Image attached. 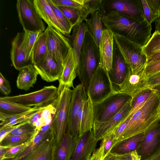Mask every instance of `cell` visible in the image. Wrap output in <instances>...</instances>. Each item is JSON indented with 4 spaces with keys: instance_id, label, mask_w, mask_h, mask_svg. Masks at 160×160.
<instances>
[{
    "instance_id": "e0dca14e",
    "label": "cell",
    "mask_w": 160,
    "mask_h": 160,
    "mask_svg": "<svg viewBox=\"0 0 160 160\" xmlns=\"http://www.w3.org/2000/svg\"><path fill=\"white\" fill-rule=\"evenodd\" d=\"M98 141L95 138L92 130L79 137L70 160H88L95 150Z\"/></svg>"
},
{
    "instance_id": "d590c367",
    "label": "cell",
    "mask_w": 160,
    "mask_h": 160,
    "mask_svg": "<svg viewBox=\"0 0 160 160\" xmlns=\"http://www.w3.org/2000/svg\"><path fill=\"white\" fill-rule=\"evenodd\" d=\"M36 133L21 135H8L0 142V146L10 148L29 142Z\"/></svg>"
},
{
    "instance_id": "7402d4cb",
    "label": "cell",
    "mask_w": 160,
    "mask_h": 160,
    "mask_svg": "<svg viewBox=\"0 0 160 160\" xmlns=\"http://www.w3.org/2000/svg\"><path fill=\"white\" fill-rule=\"evenodd\" d=\"M56 146V138L54 133L23 160H54Z\"/></svg>"
},
{
    "instance_id": "f35d334b",
    "label": "cell",
    "mask_w": 160,
    "mask_h": 160,
    "mask_svg": "<svg viewBox=\"0 0 160 160\" xmlns=\"http://www.w3.org/2000/svg\"><path fill=\"white\" fill-rule=\"evenodd\" d=\"M47 1L54 12L58 21L63 27L66 35H69L73 28L71 23L52 0H47Z\"/></svg>"
},
{
    "instance_id": "d6986e66",
    "label": "cell",
    "mask_w": 160,
    "mask_h": 160,
    "mask_svg": "<svg viewBox=\"0 0 160 160\" xmlns=\"http://www.w3.org/2000/svg\"><path fill=\"white\" fill-rule=\"evenodd\" d=\"M54 133V130L50 125L42 127L37 130L35 136L30 141L27 145L13 157L9 158L10 160H23L42 142Z\"/></svg>"
},
{
    "instance_id": "1f68e13d",
    "label": "cell",
    "mask_w": 160,
    "mask_h": 160,
    "mask_svg": "<svg viewBox=\"0 0 160 160\" xmlns=\"http://www.w3.org/2000/svg\"><path fill=\"white\" fill-rule=\"evenodd\" d=\"M44 108L34 107L31 109L26 112L13 115L5 116L0 114L1 121L0 127L13 126L30 120L34 115Z\"/></svg>"
},
{
    "instance_id": "681fc988",
    "label": "cell",
    "mask_w": 160,
    "mask_h": 160,
    "mask_svg": "<svg viewBox=\"0 0 160 160\" xmlns=\"http://www.w3.org/2000/svg\"><path fill=\"white\" fill-rule=\"evenodd\" d=\"M149 88H152L160 83V71L147 76Z\"/></svg>"
},
{
    "instance_id": "f6af8a7d",
    "label": "cell",
    "mask_w": 160,
    "mask_h": 160,
    "mask_svg": "<svg viewBox=\"0 0 160 160\" xmlns=\"http://www.w3.org/2000/svg\"><path fill=\"white\" fill-rule=\"evenodd\" d=\"M0 91L4 95H7L11 91L9 82L6 79L1 72H0Z\"/></svg>"
},
{
    "instance_id": "7a4b0ae2",
    "label": "cell",
    "mask_w": 160,
    "mask_h": 160,
    "mask_svg": "<svg viewBox=\"0 0 160 160\" xmlns=\"http://www.w3.org/2000/svg\"><path fill=\"white\" fill-rule=\"evenodd\" d=\"M160 94L154 90L147 102L132 115L116 144L157 127L160 121Z\"/></svg>"
},
{
    "instance_id": "277c9868",
    "label": "cell",
    "mask_w": 160,
    "mask_h": 160,
    "mask_svg": "<svg viewBox=\"0 0 160 160\" xmlns=\"http://www.w3.org/2000/svg\"><path fill=\"white\" fill-rule=\"evenodd\" d=\"M58 88V97L55 105L56 111L51 123L54 131L56 145L60 143L67 132L72 90L71 88L60 83Z\"/></svg>"
},
{
    "instance_id": "5b68a950",
    "label": "cell",
    "mask_w": 160,
    "mask_h": 160,
    "mask_svg": "<svg viewBox=\"0 0 160 160\" xmlns=\"http://www.w3.org/2000/svg\"><path fill=\"white\" fill-rule=\"evenodd\" d=\"M114 42L133 73L144 68L147 62L143 47L121 36L113 35Z\"/></svg>"
},
{
    "instance_id": "484cf974",
    "label": "cell",
    "mask_w": 160,
    "mask_h": 160,
    "mask_svg": "<svg viewBox=\"0 0 160 160\" xmlns=\"http://www.w3.org/2000/svg\"><path fill=\"white\" fill-rule=\"evenodd\" d=\"M57 6L71 22L73 27L77 24L84 21L89 15H91L95 12L88 5V0H86L85 6L82 7Z\"/></svg>"
},
{
    "instance_id": "d4e9b609",
    "label": "cell",
    "mask_w": 160,
    "mask_h": 160,
    "mask_svg": "<svg viewBox=\"0 0 160 160\" xmlns=\"http://www.w3.org/2000/svg\"><path fill=\"white\" fill-rule=\"evenodd\" d=\"M78 138L66 132L56 146L54 160H70L74 152Z\"/></svg>"
},
{
    "instance_id": "ab89813d",
    "label": "cell",
    "mask_w": 160,
    "mask_h": 160,
    "mask_svg": "<svg viewBox=\"0 0 160 160\" xmlns=\"http://www.w3.org/2000/svg\"><path fill=\"white\" fill-rule=\"evenodd\" d=\"M37 130L29 120L17 124V126L8 135H24L35 134Z\"/></svg>"
},
{
    "instance_id": "4dcf8cb0",
    "label": "cell",
    "mask_w": 160,
    "mask_h": 160,
    "mask_svg": "<svg viewBox=\"0 0 160 160\" xmlns=\"http://www.w3.org/2000/svg\"><path fill=\"white\" fill-rule=\"evenodd\" d=\"M160 135V127H157L145 132L143 138L139 147L141 154L145 156L150 155L157 145Z\"/></svg>"
},
{
    "instance_id": "9a60e30c",
    "label": "cell",
    "mask_w": 160,
    "mask_h": 160,
    "mask_svg": "<svg viewBox=\"0 0 160 160\" xmlns=\"http://www.w3.org/2000/svg\"><path fill=\"white\" fill-rule=\"evenodd\" d=\"M114 45L113 34L109 30L104 28L99 46L100 65L108 73L111 72L112 68Z\"/></svg>"
},
{
    "instance_id": "d6a6232c",
    "label": "cell",
    "mask_w": 160,
    "mask_h": 160,
    "mask_svg": "<svg viewBox=\"0 0 160 160\" xmlns=\"http://www.w3.org/2000/svg\"><path fill=\"white\" fill-rule=\"evenodd\" d=\"M48 54L47 35L44 31L40 33L33 48L30 57L32 64L38 63Z\"/></svg>"
},
{
    "instance_id": "4fadbf2b",
    "label": "cell",
    "mask_w": 160,
    "mask_h": 160,
    "mask_svg": "<svg viewBox=\"0 0 160 160\" xmlns=\"http://www.w3.org/2000/svg\"><path fill=\"white\" fill-rule=\"evenodd\" d=\"M131 100L119 112L111 119L103 122H94L92 130L97 140H102L125 120L131 109Z\"/></svg>"
},
{
    "instance_id": "8992f818",
    "label": "cell",
    "mask_w": 160,
    "mask_h": 160,
    "mask_svg": "<svg viewBox=\"0 0 160 160\" xmlns=\"http://www.w3.org/2000/svg\"><path fill=\"white\" fill-rule=\"evenodd\" d=\"M58 95V88L52 85L28 93L0 97L26 107L44 108L51 105L55 106Z\"/></svg>"
},
{
    "instance_id": "83f0119b",
    "label": "cell",
    "mask_w": 160,
    "mask_h": 160,
    "mask_svg": "<svg viewBox=\"0 0 160 160\" xmlns=\"http://www.w3.org/2000/svg\"><path fill=\"white\" fill-rule=\"evenodd\" d=\"M87 29L85 21L79 23L74 26L70 36L72 47L73 49L76 58L77 69L78 67L80 52Z\"/></svg>"
},
{
    "instance_id": "60d3db41",
    "label": "cell",
    "mask_w": 160,
    "mask_h": 160,
    "mask_svg": "<svg viewBox=\"0 0 160 160\" xmlns=\"http://www.w3.org/2000/svg\"><path fill=\"white\" fill-rule=\"evenodd\" d=\"M142 6L144 15L145 19L150 24L154 22L159 17L151 8L147 0H141Z\"/></svg>"
},
{
    "instance_id": "11a10c76",
    "label": "cell",
    "mask_w": 160,
    "mask_h": 160,
    "mask_svg": "<svg viewBox=\"0 0 160 160\" xmlns=\"http://www.w3.org/2000/svg\"><path fill=\"white\" fill-rule=\"evenodd\" d=\"M160 58V51L153 54L147 60V63ZM146 63V64H147Z\"/></svg>"
},
{
    "instance_id": "94428289",
    "label": "cell",
    "mask_w": 160,
    "mask_h": 160,
    "mask_svg": "<svg viewBox=\"0 0 160 160\" xmlns=\"http://www.w3.org/2000/svg\"><path fill=\"white\" fill-rule=\"evenodd\" d=\"M159 113L160 114V106L159 109Z\"/></svg>"
},
{
    "instance_id": "cb8c5ba5",
    "label": "cell",
    "mask_w": 160,
    "mask_h": 160,
    "mask_svg": "<svg viewBox=\"0 0 160 160\" xmlns=\"http://www.w3.org/2000/svg\"><path fill=\"white\" fill-rule=\"evenodd\" d=\"M33 1L38 12L48 26L54 28L66 35L63 27L47 0H33Z\"/></svg>"
},
{
    "instance_id": "ac0fdd59",
    "label": "cell",
    "mask_w": 160,
    "mask_h": 160,
    "mask_svg": "<svg viewBox=\"0 0 160 160\" xmlns=\"http://www.w3.org/2000/svg\"><path fill=\"white\" fill-rule=\"evenodd\" d=\"M130 69L114 42L112 68L108 74L116 91H118Z\"/></svg>"
},
{
    "instance_id": "2e32d148",
    "label": "cell",
    "mask_w": 160,
    "mask_h": 160,
    "mask_svg": "<svg viewBox=\"0 0 160 160\" xmlns=\"http://www.w3.org/2000/svg\"><path fill=\"white\" fill-rule=\"evenodd\" d=\"M33 65L42 79L48 82L58 80L63 68V65L58 63L48 53L43 59Z\"/></svg>"
},
{
    "instance_id": "db71d44e",
    "label": "cell",
    "mask_w": 160,
    "mask_h": 160,
    "mask_svg": "<svg viewBox=\"0 0 160 160\" xmlns=\"http://www.w3.org/2000/svg\"><path fill=\"white\" fill-rule=\"evenodd\" d=\"M143 160H160V148Z\"/></svg>"
},
{
    "instance_id": "3957f363",
    "label": "cell",
    "mask_w": 160,
    "mask_h": 160,
    "mask_svg": "<svg viewBox=\"0 0 160 160\" xmlns=\"http://www.w3.org/2000/svg\"><path fill=\"white\" fill-rule=\"evenodd\" d=\"M100 65L99 47L87 32L81 49L77 75L87 91L91 78Z\"/></svg>"
},
{
    "instance_id": "7bdbcfd3",
    "label": "cell",
    "mask_w": 160,
    "mask_h": 160,
    "mask_svg": "<svg viewBox=\"0 0 160 160\" xmlns=\"http://www.w3.org/2000/svg\"><path fill=\"white\" fill-rule=\"evenodd\" d=\"M104 142L103 157L110 152L112 147L115 144L116 140L113 132L112 131L102 139Z\"/></svg>"
},
{
    "instance_id": "816d5d0a",
    "label": "cell",
    "mask_w": 160,
    "mask_h": 160,
    "mask_svg": "<svg viewBox=\"0 0 160 160\" xmlns=\"http://www.w3.org/2000/svg\"><path fill=\"white\" fill-rule=\"evenodd\" d=\"M17 124L13 126L0 127V142L17 126Z\"/></svg>"
},
{
    "instance_id": "836d02e7",
    "label": "cell",
    "mask_w": 160,
    "mask_h": 160,
    "mask_svg": "<svg viewBox=\"0 0 160 160\" xmlns=\"http://www.w3.org/2000/svg\"><path fill=\"white\" fill-rule=\"evenodd\" d=\"M0 98V114L11 116L22 113L32 108Z\"/></svg>"
},
{
    "instance_id": "c3c4849f",
    "label": "cell",
    "mask_w": 160,
    "mask_h": 160,
    "mask_svg": "<svg viewBox=\"0 0 160 160\" xmlns=\"http://www.w3.org/2000/svg\"><path fill=\"white\" fill-rule=\"evenodd\" d=\"M104 142L102 139L99 148L96 149L88 160H103V157Z\"/></svg>"
},
{
    "instance_id": "680465c9",
    "label": "cell",
    "mask_w": 160,
    "mask_h": 160,
    "mask_svg": "<svg viewBox=\"0 0 160 160\" xmlns=\"http://www.w3.org/2000/svg\"><path fill=\"white\" fill-rule=\"evenodd\" d=\"M155 28L156 31L160 32V18H158L154 22Z\"/></svg>"
},
{
    "instance_id": "30bf717a",
    "label": "cell",
    "mask_w": 160,
    "mask_h": 160,
    "mask_svg": "<svg viewBox=\"0 0 160 160\" xmlns=\"http://www.w3.org/2000/svg\"><path fill=\"white\" fill-rule=\"evenodd\" d=\"M99 11L102 14L114 12L139 21L146 20L140 0H102Z\"/></svg>"
},
{
    "instance_id": "e575fe53",
    "label": "cell",
    "mask_w": 160,
    "mask_h": 160,
    "mask_svg": "<svg viewBox=\"0 0 160 160\" xmlns=\"http://www.w3.org/2000/svg\"><path fill=\"white\" fill-rule=\"evenodd\" d=\"M154 90L148 88L140 92L131 100V109L128 117H132L134 114L148 100L154 92Z\"/></svg>"
},
{
    "instance_id": "603a6c76",
    "label": "cell",
    "mask_w": 160,
    "mask_h": 160,
    "mask_svg": "<svg viewBox=\"0 0 160 160\" xmlns=\"http://www.w3.org/2000/svg\"><path fill=\"white\" fill-rule=\"evenodd\" d=\"M63 66L62 73L58 80L59 83L73 88V82L77 72L75 54L72 47L64 60Z\"/></svg>"
},
{
    "instance_id": "f546056e",
    "label": "cell",
    "mask_w": 160,
    "mask_h": 160,
    "mask_svg": "<svg viewBox=\"0 0 160 160\" xmlns=\"http://www.w3.org/2000/svg\"><path fill=\"white\" fill-rule=\"evenodd\" d=\"M144 133L133 136L117 143L110 152L115 154L128 153L137 150L142 140Z\"/></svg>"
},
{
    "instance_id": "ee69618b",
    "label": "cell",
    "mask_w": 160,
    "mask_h": 160,
    "mask_svg": "<svg viewBox=\"0 0 160 160\" xmlns=\"http://www.w3.org/2000/svg\"><path fill=\"white\" fill-rule=\"evenodd\" d=\"M143 71L147 76L160 71V58L147 63Z\"/></svg>"
},
{
    "instance_id": "91938a15",
    "label": "cell",
    "mask_w": 160,
    "mask_h": 160,
    "mask_svg": "<svg viewBox=\"0 0 160 160\" xmlns=\"http://www.w3.org/2000/svg\"><path fill=\"white\" fill-rule=\"evenodd\" d=\"M152 88L154 89L160 94V83L154 86Z\"/></svg>"
},
{
    "instance_id": "5bb4252c",
    "label": "cell",
    "mask_w": 160,
    "mask_h": 160,
    "mask_svg": "<svg viewBox=\"0 0 160 160\" xmlns=\"http://www.w3.org/2000/svg\"><path fill=\"white\" fill-rule=\"evenodd\" d=\"M149 88L147 77L143 70L137 74L133 73L130 69L124 80L119 86L118 91L126 94L132 98Z\"/></svg>"
},
{
    "instance_id": "9f6ffc18",
    "label": "cell",
    "mask_w": 160,
    "mask_h": 160,
    "mask_svg": "<svg viewBox=\"0 0 160 160\" xmlns=\"http://www.w3.org/2000/svg\"><path fill=\"white\" fill-rule=\"evenodd\" d=\"M9 148L0 146V160L2 159Z\"/></svg>"
},
{
    "instance_id": "b9f144b4",
    "label": "cell",
    "mask_w": 160,
    "mask_h": 160,
    "mask_svg": "<svg viewBox=\"0 0 160 160\" xmlns=\"http://www.w3.org/2000/svg\"><path fill=\"white\" fill-rule=\"evenodd\" d=\"M57 6L80 8L85 6L86 0H52Z\"/></svg>"
},
{
    "instance_id": "6125c7cd",
    "label": "cell",
    "mask_w": 160,
    "mask_h": 160,
    "mask_svg": "<svg viewBox=\"0 0 160 160\" xmlns=\"http://www.w3.org/2000/svg\"><path fill=\"white\" fill-rule=\"evenodd\" d=\"M159 18H160V17Z\"/></svg>"
},
{
    "instance_id": "f1b7e54d",
    "label": "cell",
    "mask_w": 160,
    "mask_h": 160,
    "mask_svg": "<svg viewBox=\"0 0 160 160\" xmlns=\"http://www.w3.org/2000/svg\"><path fill=\"white\" fill-rule=\"evenodd\" d=\"M102 19V14L98 11L91 14L90 18H87L84 21L87 32L92 37L98 47L102 32L104 29Z\"/></svg>"
},
{
    "instance_id": "7dc6e473",
    "label": "cell",
    "mask_w": 160,
    "mask_h": 160,
    "mask_svg": "<svg viewBox=\"0 0 160 160\" xmlns=\"http://www.w3.org/2000/svg\"><path fill=\"white\" fill-rule=\"evenodd\" d=\"M131 118V117L127 118L112 131L113 132L114 134L116 140L115 144L117 142L118 139L125 129Z\"/></svg>"
},
{
    "instance_id": "74e56055",
    "label": "cell",
    "mask_w": 160,
    "mask_h": 160,
    "mask_svg": "<svg viewBox=\"0 0 160 160\" xmlns=\"http://www.w3.org/2000/svg\"><path fill=\"white\" fill-rule=\"evenodd\" d=\"M143 49L147 60L153 54L160 51V32L156 30L143 47Z\"/></svg>"
},
{
    "instance_id": "8d00e7d4",
    "label": "cell",
    "mask_w": 160,
    "mask_h": 160,
    "mask_svg": "<svg viewBox=\"0 0 160 160\" xmlns=\"http://www.w3.org/2000/svg\"><path fill=\"white\" fill-rule=\"evenodd\" d=\"M41 32L24 31L22 42L23 48L25 53L26 58L31 61V53L36 42Z\"/></svg>"
},
{
    "instance_id": "ba28073f",
    "label": "cell",
    "mask_w": 160,
    "mask_h": 160,
    "mask_svg": "<svg viewBox=\"0 0 160 160\" xmlns=\"http://www.w3.org/2000/svg\"><path fill=\"white\" fill-rule=\"evenodd\" d=\"M108 73L99 66L92 75L87 92L93 103L99 102L116 92Z\"/></svg>"
},
{
    "instance_id": "44dd1931",
    "label": "cell",
    "mask_w": 160,
    "mask_h": 160,
    "mask_svg": "<svg viewBox=\"0 0 160 160\" xmlns=\"http://www.w3.org/2000/svg\"><path fill=\"white\" fill-rule=\"evenodd\" d=\"M94 123L93 103L88 96V98L82 104L78 115L79 137L92 130Z\"/></svg>"
},
{
    "instance_id": "6da1fadb",
    "label": "cell",
    "mask_w": 160,
    "mask_h": 160,
    "mask_svg": "<svg viewBox=\"0 0 160 160\" xmlns=\"http://www.w3.org/2000/svg\"><path fill=\"white\" fill-rule=\"evenodd\" d=\"M102 21L113 35L122 36L143 47L152 36L151 24L129 16L112 12L102 14Z\"/></svg>"
},
{
    "instance_id": "6f0895ef",
    "label": "cell",
    "mask_w": 160,
    "mask_h": 160,
    "mask_svg": "<svg viewBox=\"0 0 160 160\" xmlns=\"http://www.w3.org/2000/svg\"><path fill=\"white\" fill-rule=\"evenodd\" d=\"M103 160H117L116 155L111 152L103 158Z\"/></svg>"
},
{
    "instance_id": "8fae6325",
    "label": "cell",
    "mask_w": 160,
    "mask_h": 160,
    "mask_svg": "<svg viewBox=\"0 0 160 160\" xmlns=\"http://www.w3.org/2000/svg\"><path fill=\"white\" fill-rule=\"evenodd\" d=\"M47 35L48 53L58 63L63 65L64 60L72 45L70 40L59 31L48 26Z\"/></svg>"
},
{
    "instance_id": "f5cc1de1",
    "label": "cell",
    "mask_w": 160,
    "mask_h": 160,
    "mask_svg": "<svg viewBox=\"0 0 160 160\" xmlns=\"http://www.w3.org/2000/svg\"><path fill=\"white\" fill-rule=\"evenodd\" d=\"M117 160H133L132 152L120 154H115Z\"/></svg>"
},
{
    "instance_id": "ffe728a7",
    "label": "cell",
    "mask_w": 160,
    "mask_h": 160,
    "mask_svg": "<svg viewBox=\"0 0 160 160\" xmlns=\"http://www.w3.org/2000/svg\"><path fill=\"white\" fill-rule=\"evenodd\" d=\"M23 36L24 32H18L11 43L10 58L14 68L19 71L32 64L30 61H28L26 58L22 45Z\"/></svg>"
},
{
    "instance_id": "9c48e42d",
    "label": "cell",
    "mask_w": 160,
    "mask_h": 160,
    "mask_svg": "<svg viewBox=\"0 0 160 160\" xmlns=\"http://www.w3.org/2000/svg\"><path fill=\"white\" fill-rule=\"evenodd\" d=\"M16 8L19 22L24 31H45V25L37 11L33 0H18Z\"/></svg>"
},
{
    "instance_id": "f907efd6",
    "label": "cell",
    "mask_w": 160,
    "mask_h": 160,
    "mask_svg": "<svg viewBox=\"0 0 160 160\" xmlns=\"http://www.w3.org/2000/svg\"><path fill=\"white\" fill-rule=\"evenodd\" d=\"M154 12L160 17V0H147Z\"/></svg>"
},
{
    "instance_id": "7c38bea8",
    "label": "cell",
    "mask_w": 160,
    "mask_h": 160,
    "mask_svg": "<svg viewBox=\"0 0 160 160\" xmlns=\"http://www.w3.org/2000/svg\"><path fill=\"white\" fill-rule=\"evenodd\" d=\"M88 97L85 88L81 84L78 85L72 90L66 132L76 138L79 137L78 126L79 112L82 104Z\"/></svg>"
},
{
    "instance_id": "4316f807",
    "label": "cell",
    "mask_w": 160,
    "mask_h": 160,
    "mask_svg": "<svg viewBox=\"0 0 160 160\" xmlns=\"http://www.w3.org/2000/svg\"><path fill=\"white\" fill-rule=\"evenodd\" d=\"M38 73L32 64L30 65L19 70L16 84L18 88L26 91L32 87L36 83Z\"/></svg>"
},
{
    "instance_id": "52a82bcc",
    "label": "cell",
    "mask_w": 160,
    "mask_h": 160,
    "mask_svg": "<svg viewBox=\"0 0 160 160\" xmlns=\"http://www.w3.org/2000/svg\"><path fill=\"white\" fill-rule=\"evenodd\" d=\"M132 98L116 91L102 101L93 103L94 122H102L111 119L119 112Z\"/></svg>"
},
{
    "instance_id": "bcb514c9",
    "label": "cell",
    "mask_w": 160,
    "mask_h": 160,
    "mask_svg": "<svg viewBox=\"0 0 160 160\" xmlns=\"http://www.w3.org/2000/svg\"><path fill=\"white\" fill-rule=\"evenodd\" d=\"M28 142L9 148L5 155L4 158L1 160H2L5 158L13 157L21 150L25 147L27 145Z\"/></svg>"
}]
</instances>
